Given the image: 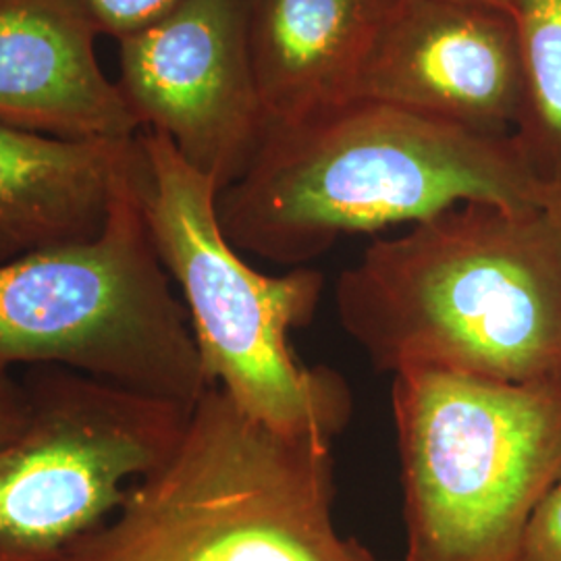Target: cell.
<instances>
[{
	"mask_svg": "<svg viewBox=\"0 0 561 561\" xmlns=\"http://www.w3.org/2000/svg\"><path fill=\"white\" fill-rule=\"evenodd\" d=\"M335 310L381 373L561 387V236L542 206L468 202L373 241Z\"/></svg>",
	"mask_w": 561,
	"mask_h": 561,
	"instance_id": "cell-1",
	"label": "cell"
},
{
	"mask_svg": "<svg viewBox=\"0 0 561 561\" xmlns=\"http://www.w3.org/2000/svg\"><path fill=\"white\" fill-rule=\"evenodd\" d=\"M541 171L516 136H486L354 101L264 136L217 198L227 240L289 268L347 236L416 225L468 202L541 206Z\"/></svg>",
	"mask_w": 561,
	"mask_h": 561,
	"instance_id": "cell-2",
	"label": "cell"
},
{
	"mask_svg": "<svg viewBox=\"0 0 561 561\" xmlns=\"http://www.w3.org/2000/svg\"><path fill=\"white\" fill-rule=\"evenodd\" d=\"M333 503V445L275 433L210 387L171 456L59 561H377Z\"/></svg>",
	"mask_w": 561,
	"mask_h": 561,
	"instance_id": "cell-3",
	"label": "cell"
},
{
	"mask_svg": "<svg viewBox=\"0 0 561 561\" xmlns=\"http://www.w3.org/2000/svg\"><path fill=\"white\" fill-rule=\"evenodd\" d=\"M136 144L144 221L180 287L206 381L266 428L333 445L352 421V389L340 373L304 364L289 343L314 319L324 275L310 266L283 275L252 268L222 231L215 181L159 131L141 129Z\"/></svg>",
	"mask_w": 561,
	"mask_h": 561,
	"instance_id": "cell-4",
	"label": "cell"
},
{
	"mask_svg": "<svg viewBox=\"0 0 561 561\" xmlns=\"http://www.w3.org/2000/svg\"><path fill=\"white\" fill-rule=\"evenodd\" d=\"M171 283L134 167L96 240L0 262V377L60 366L192 412L210 382Z\"/></svg>",
	"mask_w": 561,
	"mask_h": 561,
	"instance_id": "cell-5",
	"label": "cell"
},
{
	"mask_svg": "<svg viewBox=\"0 0 561 561\" xmlns=\"http://www.w3.org/2000/svg\"><path fill=\"white\" fill-rule=\"evenodd\" d=\"M403 561H514L561 466V387L393 375Z\"/></svg>",
	"mask_w": 561,
	"mask_h": 561,
	"instance_id": "cell-6",
	"label": "cell"
},
{
	"mask_svg": "<svg viewBox=\"0 0 561 561\" xmlns=\"http://www.w3.org/2000/svg\"><path fill=\"white\" fill-rule=\"evenodd\" d=\"M30 419L0 447V561H59L180 443L190 410L60 366H32Z\"/></svg>",
	"mask_w": 561,
	"mask_h": 561,
	"instance_id": "cell-7",
	"label": "cell"
},
{
	"mask_svg": "<svg viewBox=\"0 0 561 561\" xmlns=\"http://www.w3.org/2000/svg\"><path fill=\"white\" fill-rule=\"evenodd\" d=\"M119 46L117 88L140 129L167 136L219 192L240 180L266 136L245 0H183Z\"/></svg>",
	"mask_w": 561,
	"mask_h": 561,
	"instance_id": "cell-8",
	"label": "cell"
},
{
	"mask_svg": "<svg viewBox=\"0 0 561 561\" xmlns=\"http://www.w3.org/2000/svg\"><path fill=\"white\" fill-rule=\"evenodd\" d=\"M356 101L381 102L486 136H516L528 88L507 13L460 0H396Z\"/></svg>",
	"mask_w": 561,
	"mask_h": 561,
	"instance_id": "cell-9",
	"label": "cell"
},
{
	"mask_svg": "<svg viewBox=\"0 0 561 561\" xmlns=\"http://www.w3.org/2000/svg\"><path fill=\"white\" fill-rule=\"evenodd\" d=\"M99 36L78 0H0V123L60 140H136Z\"/></svg>",
	"mask_w": 561,
	"mask_h": 561,
	"instance_id": "cell-10",
	"label": "cell"
},
{
	"mask_svg": "<svg viewBox=\"0 0 561 561\" xmlns=\"http://www.w3.org/2000/svg\"><path fill=\"white\" fill-rule=\"evenodd\" d=\"M396 0H245L266 134L356 101Z\"/></svg>",
	"mask_w": 561,
	"mask_h": 561,
	"instance_id": "cell-11",
	"label": "cell"
},
{
	"mask_svg": "<svg viewBox=\"0 0 561 561\" xmlns=\"http://www.w3.org/2000/svg\"><path fill=\"white\" fill-rule=\"evenodd\" d=\"M136 159V140H60L0 123V262L96 240Z\"/></svg>",
	"mask_w": 561,
	"mask_h": 561,
	"instance_id": "cell-12",
	"label": "cell"
},
{
	"mask_svg": "<svg viewBox=\"0 0 561 561\" xmlns=\"http://www.w3.org/2000/svg\"><path fill=\"white\" fill-rule=\"evenodd\" d=\"M528 88V115L516 134L539 167L561 152V0H512Z\"/></svg>",
	"mask_w": 561,
	"mask_h": 561,
	"instance_id": "cell-13",
	"label": "cell"
},
{
	"mask_svg": "<svg viewBox=\"0 0 561 561\" xmlns=\"http://www.w3.org/2000/svg\"><path fill=\"white\" fill-rule=\"evenodd\" d=\"M99 34L125 41L164 20L183 0H78Z\"/></svg>",
	"mask_w": 561,
	"mask_h": 561,
	"instance_id": "cell-14",
	"label": "cell"
},
{
	"mask_svg": "<svg viewBox=\"0 0 561 561\" xmlns=\"http://www.w3.org/2000/svg\"><path fill=\"white\" fill-rule=\"evenodd\" d=\"M514 561H561V466L526 522Z\"/></svg>",
	"mask_w": 561,
	"mask_h": 561,
	"instance_id": "cell-15",
	"label": "cell"
},
{
	"mask_svg": "<svg viewBox=\"0 0 561 561\" xmlns=\"http://www.w3.org/2000/svg\"><path fill=\"white\" fill-rule=\"evenodd\" d=\"M30 419V398L23 381L0 377V447L18 439Z\"/></svg>",
	"mask_w": 561,
	"mask_h": 561,
	"instance_id": "cell-16",
	"label": "cell"
},
{
	"mask_svg": "<svg viewBox=\"0 0 561 561\" xmlns=\"http://www.w3.org/2000/svg\"><path fill=\"white\" fill-rule=\"evenodd\" d=\"M539 171L542 180V210L556 222L561 236V152L542 161Z\"/></svg>",
	"mask_w": 561,
	"mask_h": 561,
	"instance_id": "cell-17",
	"label": "cell"
},
{
	"mask_svg": "<svg viewBox=\"0 0 561 561\" xmlns=\"http://www.w3.org/2000/svg\"><path fill=\"white\" fill-rule=\"evenodd\" d=\"M460 2H472V4L493 7V9H500V11L507 13V15L512 18V0H460Z\"/></svg>",
	"mask_w": 561,
	"mask_h": 561,
	"instance_id": "cell-18",
	"label": "cell"
}]
</instances>
